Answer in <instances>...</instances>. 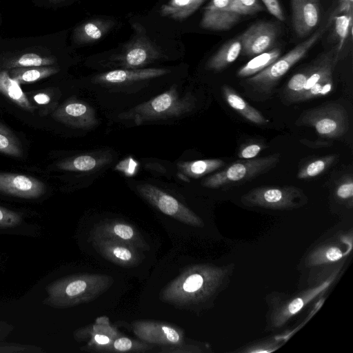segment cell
I'll return each instance as SVG.
<instances>
[{
    "label": "cell",
    "mask_w": 353,
    "mask_h": 353,
    "mask_svg": "<svg viewBox=\"0 0 353 353\" xmlns=\"http://www.w3.org/2000/svg\"><path fill=\"white\" fill-rule=\"evenodd\" d=\"M232 272V265L191 266L168 283L160 297L177 306L199 305L214 298L226 287Z\"/></svg>",
    "instance_id": "6da1fadb"
},
{
    "label": "cell",
    "mask_w": 353,
    "mask_h": 353,
    "mask_svg": "<svg viewBox=\"0 0 353 353\" xmlns=\"http://www.w3.org/2000/svg\"><path fill=\"white\" fill-rule=\"evenodd\" d=\"M107 275L81 274L55 281L46 290L45 304L68 307L90 301L103 293L112 284Z\"/></svg>",
    "instance_id": "7a4b0ae2"
},
{
    "label": "cell",
    "mask_w": 353,
    "mask_h": 353,
    "mask_svg": "<svg viewBox=\"0 0 353 353\" xmlns=\"http://www.w3.org/2000/svg\"><path fill=\"white\" fill-rule=\"evenodd\" d=\"M196 101L195 97L190 92L181 96L173 85L154 98L121 113L119 117L132 120L137 125L147 121L176 118L192 112Z\"/></svg>",
    "instance_id": "3957f363"
},
{
    "label": "cell",
    "mask_w": 353,
    "mask_h": 353,
    "mask_svg": "<svg viewBox=\"0 0 353 353\" xmlns=\"http://www.w3.org/2000/svg\"><path fill=\"white\" fill-rule=\"evenodd\" d=\"M325 28L315 32L307 39L298 44L283 57H279L268 67L245 79V83L254 90L269 92L288 70L302 58L317 42Z\"/></svg>",
    "instance_id": "277c9868"
},
{
    "label": "cell",
    "mask_w": 353,
    "mask_h": 353,
    "mask_svg": "<svg viewBox=\"0 0 353 353\" xmlns=\"http://www.w3.org/2000/svg\"><path fill=\"white\" fill-rule=\"evenodd\" d=\"M241 201L248 207L290 210L303 206L308 199L301 189L295 186H261L244 194Z\"/></svg>",
    "instance_id": "5b68a950"
},
{
    "label": "cell",
    "mask_w": 353,
    "mask_h": 353,
    "mask_svg": "<svg viewBox=\"0 0 353 353\" xmlns=\"http://www.w3.org/2000/svg\"><path fill=\"white\" fill-rule=\"evenodd\" d=\"M296 125L312 127L323 138L336 139L347 132L349 116L342 105L328 103L303 112Z\"/></svg>",
    "instance_id": "8992f818"
},
{
    "label": "cell",
    "mask_w": 353,
    "mask_h": 353,
    "mask_svg": "<svg viewBox=\"0 0 353 353\" xmlns=\"http://www.w3.org/2000/svg\"><path fill=\"white\" fill-rule=\"evenodd\" d=\"M280 154L236 161L225 169L205 178L202 185L208 188H218L239 183H243L268 172L279 162Z\"/></svg>",
    "instance_id": "52a82bcc"
},
{
    "label": "cell",
    "mask_w": 353,
    "mask_h": 353,
    "mask_svg": "<svg viewBox=\"0 0 353 353\" xmlns=\"http://www.w3.org/2000/svg\"><path fill=\"white\" fill-rule=\"evenodd\" d=\"M343 263L331 270L327 276L316 283L313 286L306 288L302 292L276 303L269 314L270 327L280 328L283 327L292 316L298 314L307 304L319 296L325 293L336 281L339 276Z\"/></svg>",
    "instance_id": "ba28073f"
},
{
    "label": "cell",
    "mask_w": 353,
    "mask_h": 353,
    "mask_svg": "<svg viewBox=\"0 0 353 353\" xmlns=\"http://www.w3.org/2000/svg\"><path fill=\"white\" fill-rule=\"evenodd\" d=\"M139 194L163 214L194 227H203L202 219L190 209L160 188L143 183L137 186Z\"/></svg>",
    "instance_id": "9c48e42d"
},
{
    "label": "cell",
    "mask_w": 353,
    "mask_h": 353,
    "mask_svg": "<svg viewBox=\"0 0 353 353\" xmlns=\"http://www.w3.org/2000/svg\"><path fill=\"white\" fill-rule=\"evenodd\" d=\"M132 28L134 37L114 59L119 65L131 69L144 66L161 56L159 48L147 36L141 24L134 23Z\"/></svg>",
    "instance_id": "30bf717a"
},
{
    "label": "cell",
    "mask_w": 353,
    "mask_h": 353,
    "mask_svg": "<svg viewBox=\"0 0 353 353\" xmlns=\"http://www.w3.org/2000/svg\"><path fill=\"white\" fill-rule=\"evenodd\" d=\"M276 26L270 21H258L251 25L240 36L241 53L254 57L269 50L277 37Z\"/></svg>",
    "instance_id": "8fae6325"
},
{
    "label": "cell",
    "mask_w": 353,
    "mask_h": 353,
    "mask_svg": "<svg viewBox=\"0 0 353 353\" xmlns=\"http://www.w3.org/2000/svg\"><path fill=\"white\" fill-rule=\"evenodd\" d=\"M93 238H105L125 243L137 250H148L149 245L135 228L122 221H110L98 224L92 230Z\"/></svg>",
    "instance_id": "7c38bea8"
},
{
    "label": "cell",
    "mask_w": 353,
    "mask_h": 353,
    "mask_svg": "<svg viewBox=\"0 0 353 353\" xmlns=\"http://www.w3.org/2000/svg\"><path fill=\"white\" fill-rule=\"evenodd\" d=\"M241 17L231 9L230 0H211L204 8L200 26L205 30H228Z\"/></svg>",
    "instance_id": "4fadbf2b"
},
{
    "label": "cell",
    "mask_w": 353,
    "mask_h": 353,
    "mask_svg": "<svg viewBox=\"0 0 353 353\" xmlns=\"http://www.w3.org/2000/svg\"><path fill=\"white\" fill-rule=\"evenodd\" d=\"M43 183L36 178L15 174L0 173V192L25 199H35L45 192Z\"/></svg>",
    "instance_id": "5bb4252c"
},
{
    "label": "cell",
    "mask_w": 353,
    "mask_h": 353,
    "mask_svg": "<svg viewBox=\"0 0 353 353\" xmlns=\"http://www.w3.org/2000/svg\"><path fill=\"white\" fill-rule=\"evenodd\" d=\"M52 116L57 121L79 129H90L97 124L93 108L81 101L65 103L54 112Z\"/></svg>",
    "instance_id": "9a60e30c"
},
{
    "label": "cell",
    "mask_w": 353,
    "mask_h": 353,
    "mask_svg": "<svg viewBox=\"0 0 353 353\" xmlns=\"http://www.w3.org/2000/svg\"><path fill=\"white\" fill-rule=\"evenodd\" d=\"M290 4L294 32L299 37H306L319 23V0H290Z\"/></svg>",
    "instance_id": "2e32d148"
},
{
    "label": "cell",
    "mask_w": 353,
    "mask_h": 353,
    "mask_svg": "<svg viewBox=\"0 0 353 353\" xmlns=\"http://www.w3.org/2000/svg\"><path fill=\"white\" fill-rule=\"evenodd\" d=\"M96 250L104 258L123 267H132L141 261L138 250L125 243L105 238H93Z\"/></svg>",
    "instance_id": "e0dca14e"
},
{
    "label": "cell",
    "mask_w": 353,
    "mask_h": 353,
    "mask_svg": "<svg viewBox=\"0 0 353 353\" xmlns=\"http://www.w3.org/2000/svg\"><path fill=\"white\" fill-rule=\"evenodd\" d=\"M345 236H343V239ZM352 236L342 243L336 241L321 243L307 255L305 263L309 267L331 265L346 256L352 249Z\"/></svg>",
    "instance_id": "ac0fdd59"
},
{
    "label": "cell",
    "mask_w": 353,
    "mask_h": 353,
    "mask_svg": "<svg viewBox=\"0 0 353 353\" xmlns=\"http://www.w3.org/2000/svg\"><path fill=\"white\" fill-rule=\"evenodd\" d=\"M135 334L144 341L159 344L182 345L183 336L175 328L153 322H137Z\"/></svg>",
    "instance_id": "d6986e66"
},
{
    "label": "cell",
    "mask_w": 353,
    "mask_h": 353,
    "mask_svg": "<svg viewBox=\"0 0 353 353\" xmlns=\"http://www.w3.org/2000/svg\"><path fill=\"white\" fill-rule=\"evenodd\" d=\"M169 72L170 70L165 68L119 69L101 74L95 78V81L104 84H122L148 80Z\"/></svg>",
    "instance_id": "ffe728a7"
},
{
    "label": "cell",
    "mask_w": 353,
    "mask_h": 353,
    "mask_svg": "<svg viewBox=\"0 0 353 353\" xmlns=\"http://www.w3.org/2000/svg\"><path fill=\"white\" fill-rule=\"evenodd\" d=\"M221 90L227 103L246 120L256 125H266L269 122L260 111L250 105L232 87L223 85Z\"/></svg>",
    "instance_id": "44dd1931"
},
{
    "label": "cell",
    "mask_w": 353,
    "mask_h": 353,
    "mask_svg": "<svg viewBox=\"0 0 353 353\" xmlns=\"http://www.w3.org/2000/svg\"><path fill=\"white\" fill-rule=\"evenodd\" d=\"M111 20L96 19L79 26L74 31L73 39L78 44L93 43L103 37L113 27Z\"/></svg>",
    "instance_id": "7402d4cb"
},
{
    "label": "cell",
    "mask_w": 353,
    "mask_h": 353,
    "mask_svg": "<svg viewBox=\"0 0 353 353\" xmlns=\"http://www.w3.org/2000/svg\"><path fill=\"white\" fill-rule=\"evenodd\" d=\"M241 49L239 37L228 41L209 59L206 63V68L216 72L225 69L239 57Z\"/></svg>",
    "instance_id": "603a6c76"
},
{
    "label": "cell",
    "mask_w": 353,
    "mask_h": 353,
    "mask_svg": "<svg viewBox=\"0 0 353 353\" xmlns=\"http://www.w3.org/2000/svg\"><path fill=\"white\" fill-rule=\"evenodd\" d=\"M0 93L20 108L29 112L34 111L33 105L23 92L19 83L10 76L7 70L0 71Z\"/></svg>",
    "instance_id": "cb8c5ba5"
},
{
    "label": "cell",
    "mask_w": 353,
    "mask_h": 353,
    "mask_svg": "<svg viewBox=\"0 0 353 353\" xmlns=\"http://www.w3.org/2000/svg\"><path fill=\"white\" fill-rule=\"evenodd\" d=\"M206 0H169L163 4L159 10L162 17L174 20H183L187 19Z\"/></svg>",
    "instance_id": "d4e9b609"
},
{
    "label": "cell",
    "mask_w": 353,
    "mask_h": 353,
    "mask_svg": "<svg viewBox=\"0 0 353 353\" xmlns=\"http://www.w3.org/2000/svg\"><path fill=\"white\" fill-rule=\"evenodd\" d=\"M225 163L220 159H209L179 162L177 168L185 177L197 179L221 168Z\"/></svg>",
    "instance_id": "484cf974"
},
{
    "label": "cell",
    "mask_w": 353,
    "mask_h": 353,
    "mask_svg": "<svg viewBox=\"0 0 353 353\" xmlns=\"http://www.w3.org/2000/svg\"><path fill=\"white\" fill-rule=\"evenodd\" d=\"M107 161L106 157L82 154L59 163L58 168L65 171L86 172L103 165Z\"/></svg>",
    "instance_id": "4316f807"
},
{
    "label": "cell",
    "mask_w": 353,
    "mask_h": 353,
    "mask_svg": "<svg viewBox=\"0 0 353 353\" xmlns=\"http://www.w3.org/2000/svg\"><path fill=\"white\" fill-rule=\"evenodd\" d=\"M281 55L279 48H274L255 56L253 59L241 67L236 72L239 77H252L262 71Z\"/></svg>",
    "instance_id": "83f0119b"
},
{
    "label": "cell",
    "mask_w": 353,
    "mask_h": 353,
    "mask_svg": "<svg viewBox=\"0 0 353 353\" xmlns=\"http://www.w3.org/2000/svg\"><path fill=\"white\" fill-rule=\"evenodd\" d=\"M59 71L55 67L37 66L28 68H15L10 71L11 77L20 83L34 82L52 76Z\"/></svg>",
    "instance_id": "f1b7e54d"
},
{
    "label": "cell",
    "mask_w": 353,
    "mask_h": 353,
    "mask_svg": "<svg viewBox=\"0 0 353 353\" xmlns=\"http://www.w3.org/2000/svg\"><path fill=\"white\" fill-rule=\"evenodd\" d=\"M336 154H329L315 158L301 168L297 178L310 179L319 176L327 170L337 159Z\"/></svg>",
    "instance_id": "f546056e"
},
{
    "label": "cell",
    "mask_w": 353,
    "mask_h": 353,
    "mask_svg": "<svg viewBox=\"0 0 353 353\" xmlns=\"http://www.w3.org/2000/svg\"><path fill=\"white\" fill-rule=\"evenodd\" d=\"M56 59L52 57L42 56L33 52L25 53L14 57L7 63L8 68H28L53 65Z\"/></svg>",
    "instance_id": "4dcf8cb0"
},
{
    "label": "cell",
    "mask_w": 353,
    "mask_h": 353,
    "mask_svg": "<svg viewBox=\"0 0 353 353\" xmlns=\"http://www.w3.org/2000/svg\"><path fill=\"white\" fill-rule=\"evenodd\" d=\"M0 152L20 157L23 154L21 144L14 134L0 123Z\"/></svg>",
    "instance_id": "1f68e13d"
},
{
    "label": "cell",
    "mask_w": 353,
    "mask_h": 353,
    "mask_svg": "<svg viewBox=\"0 0 353 353\" xmlns=\"http://www.w3.org/2000/svg\"><path fill=\"white\" fill-rule=\"evenodd\" d=\"M334 20V28L336 34L339 38V53L343 48V44L349 34H352L353 16L346 14H341L336 16Z\"/></svg>",
    "instance_id": "d6a6232c"
},
{
    "label": "cell",
    "mask_w": 353,
    "mask_h": 353,
    "mask_svg": "<svg viewBox=\"0 0 353 353\" xmlns=\"http://www.w3.org/2000/svg\"><path fill=\"white\" fill-rule=\"evenodd\" d=\"M308 76V68L294 74L288 81L285 90L288 101L294 103L302 92Z\"/></svg>",
    "instance_id": "836d02e7"
},
{
    "label": "cell",
    "mask_w": 353,
    "mask_h": 353,
    "mask_svg": "<svg viewBox=\"0 0 353 353\" xmlns=\"http://www.w3.org/2000/svg\"><path fill=\"white\" fill-rule=\"evenodd\" d=\"M334 195L339 201L352 208L353 203V181L351 176H345L335 187Z\"/></svg>",
    "instance_id": "e575fe53"
},
{
    "label": "cell",
    "mask_w": 353,
    "mask_h": 353,
    "mask_svg": "<svg viewBox=\"0 0 353 353\" xmlns=\"http://www.w3.org/2000/svg\"><path fill=\"white\" fill-rule=\"evenodd\" d=\"M231 9L241 16L254 14L264 10L259 0H230Z\"/></svg>",
    "instance_id": "d590c367"
},
{
    "label": "cell",
    "mask_w": 353,
    "mask_h": 353,
    "mask_svg": "<svg viewBox=\"0 0 353 353\" xmlns=\"http://www.w3.org/2000/svg\"><path fill=\"white\" fill-rule=\"evenodd\" d=\"M265 148V145L262 141H248L241 146L238 157L243 159H254Z\"/></svg>",
    "instance_id": "8d00e7d4"
},
{
    "label": "cell",
    "mask_w": 353,
    "mask_h": 353,
    "mask_svg": "<svg viewBox=\"0 0 353 353\" xmlns=\"http://www.w3.org/2000/svg\"><path fill=\"white\" fill-rule=\"evenodd\" d=\"M20 214L0 206V228H12L21 223Z\"/></svg>",
    "instance_id": "74e56055"
},
{
    "label": "cell",
    "mask_w": 353,
    "mask_h": 353,
    "mask_svg": "<svg viewBox=\"0 0 353 353\" xmlns=\"http://www.w3.org/2000/svg\"><path fill=\"white\" fill-rule=\"evenodd\" d=\"M279 347L278 342L274 341H265L253 343L247 347H245L241 352H270L275 350Z\"/></svg>",
    "instance_id": "f35d334b"
},
{
    "label": "cell",
    "mask_w": 353,
    "mask_h": 353,
    "mask_svg": "<svg viewBox=\"0 0 353 353\" xmlns=\"http://www.w3.org/2000/svg\"><path fill=\"white\" fill-rule=\"evenodd\" d=\"M268 11L281 21H285V15L278 0H261Z\"/></svg>",
    "instance_id": "ab89813d"
},
{
    "label": "cell",
    "mask_w": 353,
    "mask_h": 353,
    "mask_svg": "<svg viewBox=\"0 0 353 353\" xmlns=\"http://www.w3.org/2000/svg\"><path fill=\"white\" fill-rule=\"evenodd\" d=\"M112 347L115 351L127 352L132 350L134 347L141 349V345H134V342L130 339L127 337H120L114 341Z\"/></svg>",
    "instance_id": "60d3db41"
},
{
    "label": "cell",
    "mask_w": 353,
    "mask_h": 353,
    "mask_svg": "<svg viewBox=\"0 0 353 353\" xmlns=\"http://www.w3.org/2000/svg\"><path fill=\"white\" fill-rule=\"evenodd\" d=\"M346 14L353 16V0H339L337 8L330 16V19L339 14Z\"/></svg>",
    "instance_id": "b9f144b4"
},
{
    "label": "cell",
    "mask_w": 353,
    "mask_h": 353,
    "mask_svg": "<svg viewBox=\"0 0 353 353\" xmlns=\"http://www.w3.org/2000/svg\"><path fill=\"white\" fill-rule=\"evenodd\" d=\"M299 142L307 147L314 149L330 147L332 145L330 141H310L306 139H300Z\"/></svg>",
    "instance_id": "7bdbcfd3"
},
{
    "label": "cell",
    "mask_w": 353,
    "mask_h": 353,
    "mask_svg": "<svg viewBox=\"0 0 353 353\" xmlns=\"http://www.w3.org/2000/svg\"><path fill=\"white\" fill-rule=\"evenodd\" d=\"M93 339L94 341L99 345H106L110 343V338L103 334H96Z\"/></svg>",
    "instance_id": "ee69618b"
},
{
    "label": "cell",
    "mask_w": 353,
    "mask_h": 353,
    "mask_svg": "<svg viewBox=\"0 0 353 353\" xmlns=\"http://www.w3.org/2000/svg\"><path fill=\"white\" fill-rule=\"evenodd\" d=\"M34 101L39 104H46L50 101V97L44 93H39L34 97Z\"/></svg>",
    "instance_id": "f6af8a7d"
},
{
    "label": "cell",
    "mask_w": 353,
    "mask_h": 353,
    "mask_svg": "<svg viewBox=\"0 0 353 353\" xmlns=\"http://www.w3.org/2000/svg\"><path fill=\"white\" fill-rule=\"evenodd\" d=\"M48 1L50 2H52V3H59V2H61V1H63L65 0H48Z\"/></svg>",
    "instance_id": "bcb514c9"
}]
</instances>
